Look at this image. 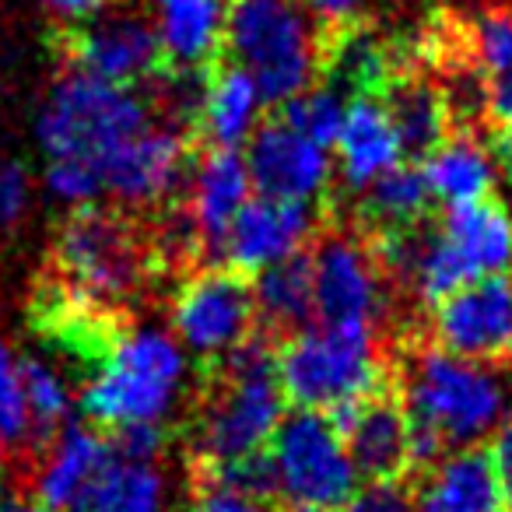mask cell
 <instances>
[{
    "mask_svg": "<svg viewBox=\"0 0 512 512\" xmlns=\"http://www.w3.org/2000/svg\"><path fill=\"white\" fill-rule=\"evenodd\" d=\"M334 32L292 0H232L225 18V50L249 74L264 102L285 106L327 67Z\"/></svg>",
    "mask_w": 512,
    "mask_h": 512,
    "instance_id": "3957f363",
    "label": "cell"
},
{
    "mask_svg": "<svg viewBox=\"0 0 512 512\" xmlns=\"http://www.w3.org/2000/svg\"><path fill=\"white\" fill-rule=\"evenodd\" d=\"M232 0H151L162 57L176 71H200L225 43Z\"/></svg>",
    "mask_w": 512,
    "mask_h": 512,
    "instance_id": "44dd1931",
    "label": "cell"
},
{
    "mask_svg": "<svg viewBox=\"0 0 512 512\" xmlns=\"http://www.w3.org/2000/svg\"><path fill=\"white\" fill-rule=\"evenodd\" d=\"M334 148L341 183L358 193L404 158L397 130H393L379 95H355L348 102V116H344V127L337 134Z\"/></svg>",
    "mask_w": 512,
    "mask_h": 512,
    "instance_id": "d6986e66",
    "label": "cell"
},
{
    "mask_svg": "<svg viewBox=\"0 0 512 512\" xmlns=\"http://www.w3.org/2000/svg\"><path fill=\"white\" fill-rule=\"evenodd\" d=\"M428 207H432V190L425 169L411 162H397L362 190V218L376 235L421 225Z\"/></svg>",
    "mask_w": 512,
    "mask_h": 512,
    "instance_id": "f1b7e54d",
    "label": "cell"
},
{
    "mask_svg": "<svg viewBox=\"0 0 512 512\" xmlns=\"http://www.w3.org/2000/svg\"><path fill=\"white\" fill-rule=\"evenodd\" d=\"M502 481L484 449H453L425 470L414 512H505Z\"/></svg>",
    "mask_w": 512,
    "mask_h": 512,
    "instance_id": "ac0fdd59",
    "label": "cell"
},
{
    "mask_svg": "<svg viewBox=\"0 0 512 512\" xmlns=\"http://www.w3.org/2000/svg\"><path fill=\"white\" fill-rule=\"evenodd\" d=\"M435 228L474 267L477 278H491L512 267V214L498 200L484 197L474 204L446 207Z\"/></svg>",
    "mask_w": 512,
    "mask_h": 512,
    "instance_id": "603a6c76",
    "label": "cell"
},
{
    "mask_svg": "<svg viewBox=\"0 0 512 512\" xmlns=\"http://www.w3.org/2000/svg\"><path fill=\"white\" fill-rule=\"evenodd\" d=\"M0 449L4 453H29L36 449L29 400H25L22 355L0 341Z\"/></svg>",
    "mask_w": 512,
    "mask_h": 512,
    "instance_id": "1f68e13d",
    "label": "cell"
},
{
    "mask_svg": "<svg viewBox=\"0 0 512 512\" xmlns=\"http://www.w3.org/2000/svg\"><path fill=\"white\" fill-rule=\"evenodd\" d=\"M264 106L267 102L260 95V88H256V81L242 67L228 64L221 71H214L211 81L204 85L197 127L211 148L239 151L260 130Z\"/></svg>",
    "mask_w": 512,
    "mask_h": 512,
    "instance_id": "cb8c5ba5",
    "label": "cell"
},
{
    "mask_svg": "<svg viewBox=\"0 0 512 512\" xmlns=\"http://www.w3.org/2000/svg\"><path fill=\"white\" fill-rule=\"evenodd\" d=\"M57 267L71 292L88 302H120L144 281L137 232L102 207H74L57 232Z\"/></svg>",
    "mask_w": 512,
    "mask_h": 512,
    "instance_id": "ba28073f",
    "label": "cell"
},
{
    "mask_svg": "<svg viewBox=\"0 0 512 512\" xmlns=\"http://www.w3.org/2000/svg\"><path fill=\"white\" fill-rule=\"evenodd\" d=\"M253 323V285L232 267L190 274L172 299V334L197 362H225L249 337H256Z\"/></svg>",
    "mask_w": 512,
    "mask_h": 512,
    "instance_id": "9c48e42d",
    "label": "cell"
},
{
    "mask_svg": "<svg viewBox=\"0 0 512 512\" xmlns=\"http://www.w3.org/2000/svg\"><path fill=\"white\" fill-rule=\"evenodd\" d=\"M22 379H25V400H29V418L32 435H36V449H46L67 425H71V386H67L64 372L53 362L39 355H22Z\"/></svg>",
    "mask_w": 512,
    "mask_h": 512,
    "instance_id": "f546056e",
    "label": "cell"
},
{
    "mask_svg": "<svg viewBox=\"0 0 512 512\" xmlns=\"http://www.w3.org/2000/svg\"><path fill=\"white\" fill-rule=\"evenodd\" d=\"M316 232L313 204H292V200L249 197V204L235 214L218 260L232 271L256 278L267 267L281 264L288 256L302 253Z\"/></svg>",
    "mask_w": 512,
    "mask_h": 512,
    "instance_id": "9a60e30c",
    "label": "cell"
},
{
    "mask_svg": "<svg viewBox=\"0 0 512 512\" xmlns=\"http://www.w3.org/2000/svg\"><path fill=\"white\" fill-rule=\"evenodd\" d=\"M267 456H271L278 495L306 509H344L358 488V470L348 456L344 435L323 411L295 407L292 414H285L267 446Z\"/></svg>",
    "mask_w": 512,
    "mask_h": 512,
    "instance_id": "52a82bcc",
    "label": "cell"
},
{
    "mask_svg": "<svg viewBox=\"0 0 512 512\" xmlns=\"http://www.w3.org/2000/svg\"><path fill=\"white\" fill-rule=\"evenodd\" d=\"M435 341L470 362H502L512 355V281L477 278L435 306Z\"/></svg>",
    "mask_w": 512,
    "mask_h": 512,
    "instance_id": "5bb4252c",
    "label": "cell"
},
{
    "mask_svg": "<svg viewBox=\"0 0 512 512\" xmlns=\"http://www.w3.org/2000/svg\"><path fill=\"white\" fill-rule=\"evenodd\" d=\"M292 4H299L302 11H309L313 18H320V22L330 25V29L355 22L358 8H362V0H292Z\"/></svg>",
    "mask_w": 512,
    "mask_h": 512,
    "instance_id": "8d00e7d4",
    "label": "cell"
},
{
    "mask_svg": "<svg viewBox=\"0 0 512 512\" xmlns=\"http://www.w3.org/2000/svg\"><path fill=\"white\" fill-rule=\"evenodd\" d=\"M344 446L365 481H400L411 470V421L404 400L383 386L372 397L330 414Z\"/></svg>",
    "mask_w": 512,
    "mask_h": 512,
    "instance_id": "2e32d148",
    "label": "cell"
},
{
    "mask_svg": "<svg viewBox=\"0 0 512 512\" xmlns=\"http://www.w3.org/2000/svg\"><path fill=\"white\" fill-rule=\"evenodd\" d=\"M190 512H271V502L207 477L204 488H200L197 498H193Z\"/></svg>",
    "mask_w": 512,
    "mask_h": 512,
    "instance_id": "e575fe53",
    "label": "cell"
},
{
    "mask_svg": "<svg viewBox=\"0 0 512 512\" xmlns=\"http://www.w3.org/2000/svg\"><path fill=\"white\" fill-rule=\"evenodd\" d=\"M67 57L78 71L123 88L155 78L165 60L155 22L137 11H102L88 18L78 32L67 36Z\"/></svg>",
    "mask_w": 512,
    "mask_h": 512,
    "instance_id": "4fadbf2b",
    "label": "cell"
},
{
    "mask_svg": "<svg viewBox=\"0 0 512 512\" xmlns=\"http://www.w3.org/2000/svg\"><path fill=\"white\" fill-rule=\"evenodd\" d=\"M162 120L155 102L123 85H109L92 74L64 71L36 109V141L46 158H81L102 165L116 158L134 137ZM102 179V176H99Z\"/></svg>",
    "mask_w": 512,
    "mask_h": 512,
    "instance_id": "7a4b0ae2",
    "label": "cell"
},
{
    "mask_svg": "<svg viewBox=\"0 0 512 512\" xmlns=\"http://www.w3.org/2000/svg\"><path fill=\"white\" fill-rule=\"evenodd\" d=\"M288 512H320V509H306V505H295V509H288Z\"/></svg>",
    "mask_w": 512,
    "mask_h": 512,
    "instance_id": "b9f144b4",
    "label": "cell"
},
{
    "mask_svg": "<svg viewBox=\"0 0 512 512\" xmlns=\"http://www.w3.org/2000/svg\"><path fill=\"white\" fill-rule=\"evenodd\" d=\"M36 4L50 15L64 18V22H88V18L102 15L113 0H36Z\"/></svg>",
    "mask_w": 512,
    "mask_h": 512,
    "instance_id": "74e56055",
    "label": "cell"
},
{
    "mask_svg": "<svg viewBox=\"0 0 512 512\" xmlns=\"http://www.w3.org/2000/svg\"><path fill=\"white\" fill-rule=\"evenodd\" d=\"M379 102H383L386 116L397 130L404 155H432L453 130L442 88L428 81L425 74H390V81L379 92Z\"/></svg>",
    "mask_w": 512,
    "mask_h": 512,
    "instance_id": "7402d4cb",
    "label": "cell"
},
{
    "mask_svg": "<svg viewBox=\"0 0 512 512\" xmlns=\"http://www.w3.org/2000/svg\"><path fill=\"white\" fill-rule=\"evenodd\" d=\"M278 379L285 400L302 411L334 414L383 390V355L376 330L316 323L285 341L278 351Z\"/></svg>",
    "mask_w": 512,
    "mask_h": 512,
    "instance_id": "8992f818",
    "label": "cell"
},
{
    "mask_svg": "<svg viewBox=\"0 0 512 512\" xmlns=\"http://www.w3.org/2000/svg\"><path fill=\"white\" fill-rule=\"evenodd\" d=\"M491 467H495L498 481H502L505 495L512 498V418L495 428V446H491Z\"/></svg>",
    "mask_w": 512,
    "mask_h": 512,
    "instance_id": "f35d334b",
    "label": "cell"
},
{
    "mask_svg": "<svg viewBox=\"0 0 512 512\" xmlns=\"http://www.w3.org/2000/svg\"><path fill=\"white\" fill-rule=\"evenodd\" d=\"M246 169L256 197L316 204L334 179L330 148L302 137L285 120H271L246 141Z\"/></svg>",
    "mask_w": 512,
    "mask_h": 512,
    "instance_id": "7c38bea8",
    "label": "cell"
},
{
    "mask_svg": "<svg viewBox=\"0 0 512 512\" xmlns=\"http://www.w3.org/2000/svg\"><path fill=\"white\" fill-rule=\"evenodd\" d=\"M67 512H165V477L155 460H130L113 449L99 477Z\"/></svg>",
    "mask_w": 512,
    "mask_h": 512,
    "instance_id": "4316f807",
    "label": "cell"
},
{
    "mask_svg": "<svg viewBox=\"0 0 512 512\" xmlns=\"http://www.w3.org/2000/svg\"><path fill=\"white\" fill-rule=\"evenodd\" d=\"M316 323L376 330L386 309V274L376 249L351 232H330L309 253Z\"/></svg>",
    "mask_w": 512,
    "mask_h": 512,
    "instance_id": "30bf717a",
    "label": "cell"
},
{
    "mask_svg": "<svg viewBox=\"0 0 512 512\" xmlns=\"http://www.w3.org/2000/svg\"><path fill=\"white\" fill-rule=\"evenodd\" d=\"M344 512H414V495L400 481H369L355 488Z\"/></svg>",
    "mask_w": 512,
    "mask_h": 512,
    "instance_id": "d590c367",
    "label": "cell"
},
{
    "mask_svg": "<svg viewBox=\"0 0 512 512\" xmlns=\"http://www.w3.org/2000/svg\"><path fill=\"white\" fill-rule=\"evenodd\" d=\"M102 190L123 207H155L172 200L190 176V137L186 127L158 120L102 165Z\"/></svg>",
    "mask_w": 512,
    "mask_h": 512,
    "instance_id": "8fae6325",
    "label": "cell"
},
{
    "mask_svg": "<svg viewBox=\"0 0 512 512\" xmlns=\"http://www.w3.org/2000/svg\"><path fill=\"white\" fill-rule=\"evenodd\" d=\"M285 404L278 351L264 337H249L239 351L218 362V383L200 407L197 453L204 467H225L267 453L285 418Z\"/></svg>",
    "mask_w": 512,
    "mask_h": 512,
    "instance_id": "277c9868",
    "label": "cell"
},
{
    "mask_svg": "<svg viewBox=\"0 0 512 512\" xmlns=\"http://www.w3.org/2000/svg\"><path fill=\"white\" fill-rule=\"evenodd\" d=\"M351 95L344 88H337L334 81L327 85H309L306 92H299L295 99L285 102V116L281 120L292 130H299L302 137L323 144V148H334L337 134L344 127V116H348Z\"/></svg>",
    "mask_w": 512,
    "mask_h": 512,
    "instance_id": "4dcf8cb0",
    "label": "cell"
},
{
    "mask_svg": "<svg viewBox=\"0 0 512 512\" xmlns=\"http://www.w3.org/2000/svg\"><path fill=\"white\" fill-rule=\"evenodd\" d=\"M400 390L407 421L446 449L477 446L505 418L502 379L442 348H414L400 365Z\"/></svg>",
    "mask_w": 512,
    "mask_h": 512,
    "instance_id": "5b68a950",
    "label": "cell"
},
{
    "mask_svg": "<svg viewBox=\"0 0 512 512\" xmlns=\"http://www.w3.org/2000/svg\"><path fill=\"white\" fill-rule=\"evenodd\" d=\"M253 306H256V320L264 323L267 330H274V334L292 337L316 320L313 264H309L306 249L256 274Z\"/></svg>",
    "mask_w": 512,
    "mask_h": 512,
    "instance_id": "484cf974",
    "label": "cell"
},
{
    "mask_svg": "<svg viewBox=\"0 0 512 512\" xmlns=\"http://www.w3.org/2000/svg\"><path fill=\"white\" fill-rule=\"evenodd\" d=\"M113 456V442L102 439L92 425H67L46 446V456L36 467V502L50 512H67L81 491L99 477Z\"/></svg>",
    "mask_w": 512,
    "mask_h": 512,
    "instance_id": "ffe728a7",
    "label": "cell"
},
{
    "mask_svg": "<svg viewBox=\"0 0 512 512\" xmlns=\"http://www.w3.org/2000/svg\"><path fill=\"white\" fill-rule=\"evenodd\" d=\"M186 372L190 355L176 334L162 327H134L116 334L99 355L81 390V411L92 425L109 432L134 425L165 428L183 400Z\"/></svg>",
    "mask_w": 512,
    "mask_h": 512,
    "instance_id": "6da1fadb",
    "label": "cell"
},
{
    "mask_svg": "<svg viewBox=\"0 0 512 512\" xmlns=\"http://www.w3.org/2000/svg\"><path fill=\"white\" fill-rule=\"evenodd\" d=\"M491 162L502 169V176L512 183V127H502L491 141Z\"/></svg>",
    "mask_w": 512,
    "mask_h": 512,
    "instance_id": "ab89813d",
    "label": "cell"
},
{
    "mask_svg": "<svg viewBox=\"0 0 512 512\" xmlns=\"http://www.w3.org/2000/svg\"><path fill=\"white\" fill-rule=\"evenodd\" d=\"M467 57L484 85L488 116L512 127V11L488 8L463 22Z\"/></svg>",
    "mask_w": 512,
    "mask_h": 512,
    "instance_id": "d4e9b609",
    "label": "cell"
},
{
    "mask_svg": "<svg viewBox=\"0 0 512 512\" xmlns=\"http://www.w3.org/2000/svg\"><path fill=\"white\" fill-rule=\"evenodd\" d=\"M425 179L432 200H442L446 207L474 204V200L491 197L495 186V162L470 134L446 137L432 155H425Z\"/></svg>",
    "mask_w": 512,
    "mask_h": 512,
    "instance_id": "83f0119b",
    "label": "cell"
},
{
    "mask_svg": "<svg viewBox=\"0 0 512 512\" xmlns=\"http://www.w3.org/2000/svg\"><path fill=\"white\" fill-rule=\"evenodd\" d=\"M253 197L246 158L232 148H211L190 172V193H186V221L193 239L204 253L218 256L235 214Z\"/></svg>",
    "mask_w": 512,
    "mask_h": 512,
    "instance_id": "e0dca14e",
    "label": "cell"
},
{
    "mask_svg": "<svg viewBox=\"0 0 512 512\" xmlns=\"http://www.w3.org/2000/svg\"><path fill=\"white\" fill-rule=\"evenodd\" d=\"M36 197V183H32V172L18 158H4L0 162V228H15L25 221Z\"/></svg>",
    "mask_w": 512,
    "mask_h": 512,
    "instance_id": "836d02e7",
    "label": "cell"
},
{
    "mask_svg": "<svg viewBox=\"0 0 512 512\" xmlns=\"http://www.w3.org/2000/svg\"><path fill=\"white\" fill-rule=\"evenodd\" d=\"M43 186L53 200L67 207H88L106 197L95 165L81 162V158H50L43 172Z\"/></svg>",
    "mask_w": 512,
    "mask_h": 512,
    "instance_id": "d6a6232c",
    "label": "cell"
},
{
    "mask_svg": "<svg viewBox=\"0 0 512 512\" xmlns=\"http://www.w3.org/2000/svg\"><path fill=\"white\" fill-rule=\"evenodd\" d=\"M0 512H50V509H46V505H39L36 498L0 495Z\"/></svg>",
    "mask_w": 512,
    "mask_h": 512,
    "instance_id": "60d3db41",
    "label": "cell"
}]
</instances>
